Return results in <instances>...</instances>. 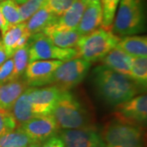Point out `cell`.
<instances>
[{
	"instance_id": "9a60e30c",
	"label": "cell",
	"mask_w": 147,
	"mask_h": 147,
	"mask_svg": "<svg viewBox=\"0 0 147 147\" xmlns=\"http://www.w3.org/2000/svg\"><path fill=\"white\" fill-rule=\"evenodd\" d=\"M30 36L27 30L26 22H21L11 27L2 34V42L11 53L14 54L16 50L26 45Z\"/></svg>"
},
{
	"instance_id": "52a82bcc",
	"label": "cell",
	"mask_w": 147,
	"mask_h": 147,
	"mask_svg": "<svg viewBox=\"0 0 147 147\" xmlns=\"http://www.w3.org/2000/svg\"><path fill=\"white\" fill-rule=\"evenodd\" d=\"M91 63L80 57L64 61L53 73L49 84L69 91L79 84L89 71Z\"/></svg>"
},
{
	"instance_id": "603a6c76",
	"label": "cell",
	"mask_w": 147,
	"mask_h": 147,
	"mask_svg": "<svg viewBox=\"0 0 147 147\" xmlns=\"http://www.w3.org/2000/svg\"><path fill=\"white\" fill-rule=\"evenodd\" d=\"M130 78L142 90L146 89L147 84V57H131Z\"/></svg>"
},
{
	"instance_id": "4fadbf2b",
	"label": "cell",
	"mask_w": 147,
	"mask_h": 147,
	"mask_svg": "<svg viewBox=\"0 0 147 147\" xmlns=\"http://www.w3.org/2000/svg\"><path fill=\"white\" fill-rule=\"evenodd\" d=\"M86 5L82 0H75L72 6L62 15L57 16L56 20L48 25L42 33L49 35L53 32L76 30L84 13Z\"/></svg>"
},
{
	"instance_id": "e0dca14e",
	"label": "cell",
	"mask_w": 147,
	"mask_h": 147,
	"mask_svg": "<svg viewBox=\"0 0 147 147\" xmlns=\"http://www.w3.org/2000/svg\"><path fill=\"white\" fill-rule=\"evenodd\" d=\"M100 61L103 65L130 78L131 57L120 49L113 48Z\"/></svg>"
},
{
	"instance_id": "f546056e",
	"label": "cell",
	"mask_w": 147,
	"mask_h": 147,
	"mask_svg": "<svg viewBox=\"0 0 147 147\" xmlns=\"http://www.w3.org/2000/svg\"><path fill=\"white\" fill-rule=\"evenodd\" d=\"M14 63L12 58L0 65V84L14 81Z\"/></svg>"
},
{
	"instance_id": "8992f818",
	"label": "cell",
	"mask_w": 147,
	"mask_h": 147,
	"mask_svg": "<svg viewBox=\"0 0 147 147\" xmlns=\"http://www.w3.org/2000/svg\"><path fill=\"white\" fill-rule=\"evenodd\" d=\"M29 62L41 60H59L67 61L78 57L75 48H62L53 43L49 38L40 32L29 39Z\"/></svg>"
},
{
	"instance_id": "ba28073f",
	"label": "cell",
	"mask_w": 147,
	"mask_h": 147,
	"mask_svg": "<svg viewBox=\"0 0 147 147\" xmlns=\"http://www.w3.org/2000/svg\"><path fill=\"white\" fill-rule=\"evenodd\" d=\"M19 128L33 142L38 143L55 136L59 131V127L52 115L32 118L21 124Z\"/></svg>"
},
{
	"instance_id": "9c48e42d",
	"label": "cell",
	"mask_w": 147,
	"mask_h": 147,
	"mask_svg": "<svg viewBox=\"0 0 147 147\" xmlns=\"http://www.w3.org/2000/svg\"><path fill=\"white\" fill-rule=\"evenodd\" d=\"M61 93V91L53 85L43 88L30 87L29 99L34 115H52Z\"/></svg>"
},
{
	"instance_id": "484cf974",
	"label": "cell",
	"mask_w": 147,
	"mask_h": 147,
	"mask_svg": "<svg viewBox=\"0 0 147 147\" xmlns=\"http://www.w3.org/2000/svg\"><path fill=\"white\" fill-rule=\"evenodd\" d=\"M119 1L120 0H100L103 15L101 28L108 30L111 29Z\"/></svg>"
},
{
	"instance_id": "8d00e7d4",
	"label": "cell",
	"mask_w": 147,
	"mask_h": 147,
	"mask_svg": "<svg viewBox=\"0 0 147 147\" xmlns=\"http://www.w3.org/2000/svg\"><path fill=\"white\" fill-rule=\"evenodd\" d=\"M2 41V37H1V35H0V42Z\"/></svg>"
},
{
	"instance_id": "d4e9b609",
	"label": "cell",
	"mask_w": 147,
	"mask_h": 147,
	"mask_svg": "<svg viewBox=\"0 0 147 147\" xmlns=\"http://www.w3.org/2000/svg\"><path fill=\"white\" fill-rule=\"evenodd\" d=\"M29 43H27L23 47L16 50L11 57L14 63L15 80L20 79L29 64Z\"/></svg>"
},
{
	"instance_id": "44dd1931",
	"label": "cell",
	"mask_w": 147,
	"mask_h": 147,
	"mask_svg": "<svg viewBox=\"0 0 147 147\" xmlns=\"http://www.w3.org/2000/svg\"><path fill=\"white\" fill-rule=\"evenodd\" d=\"M0 10L4 20V27L1 32L2 34H3L11 27L21 23L19 5L15 1L3 0L0 2Z\"/></svg>"
},
{
	"instance_id": "d6986e66",
	"label": "cell",
	"mask_w": 147,
	"mask_h": 147,
	"mask_svg": "<svg viewBox=\"0 0 147 147\" xmlns=\"http://www.w3.org/2000/svg\"><path fill=\"white\" fill-rule=\"evenodd\" d=\"M57 16L50 10L47 5L43 6L42 8L30 17L26 22L27 30L30 35L42 32L46 27L56 20Z\"/></svg>"
},
{
	"instance_id": "ac0fdd59",
	"label": "cell",
	"mask_w": 147,
	"mask_h": 147,
	"mask_svg": "<svg viewBox=\"0 0 147 147\" xmlns=\"http://www.w3.org/2000/svg\"><path fill=\"white\" fill-rule=\"evenodd\" d=\"M116 47L131 57H147V38L146 36H125L120 38Z\"/></svg>"
},
{
	"instance_id": "6da1fadb",
	"label": "cell",
	"mask_w": 147,
	"mask_h": 147,
	"mask_svg": "<svg viewBox=\"0 0 147 147\" xmlns=\"http://www.w3.org/2000/svg\"><path fill=\"white\" fill-rule=\"evenodd\" d=\"M92 81L97 95L105 103L117 105L136 96L142 88L131 78L101 65L92 72Z\"/></svg>"
},
{
	"instance_id": "4316f807",
	"label": "cell",
	"mask_w": 147,
	"mask_h": 147,
	"mask_svg": "<svg viewBox=\"0 0 147 147\" xmlns=\"http://www.w3.org/2000/svg\"><path fill=\"white\" fill-rule=\"evenodd\" d=\"M18 127L11 111L0 108V137L15 130Z\"/></svg>"
},
{
	"instance_id": "5bb4252c",
	"label": "cell",
	"mask_w": 147,
	"mask_h": 147,
	"mask_svg": "<svg viewBox=\"0 0 147 147\" xmlns=\"http://www.w3.org/2000/svg\"><path fill=\"white\" fill-rule=\"evenodd\" d=\"M102 18L103 15L100 1L88 4L85 7L76 30L81 36L87 35L101 26Z\"/></svg>"
},
{
	"instance_id": "e575fe53",
	"label": "cell",
	"mask_w": 147,
	"mask_h": 147,
	"mask_svg": "<svg viewBox=\"0 0 147 147\" xmlns=\"http://www.w3.org/2000/svg\"><path fill=\"white\" fill-rule=\"evenodd\" d=\"M27 147H41V144L38 143V142H33Z\"/></svg>"
},
{
	"instance_id": "2e32d148",
	"label": "cell",
	"mask_w": 147,
	"mask_h": 147,
	"mask_svg": "<svg viewBox=\"0 0 147 147\" xmlns=\"http://www.w3.org/2000/svg\"><path fill=\"white\" fill-rule=\"evenodd\" d=\"M28 88L26 82L20 79L0 84V108L11 111L16 100Z\"/></svg>"
},
{
	"instance_id": "836d02e7",
	"label": "cell",
	"mask_w": 147,
	"mask_h": 147,
	"mask_svg": "<svg viewBox=\"0 0 147 147\" xmlns=\"http://www.w3.org/2000/svg\"><path fill=\"white\" fill-rule=\"evenodd\" d=\"M84 2V3L85 5H88V4H90V3H95V2H99L100 0H82Z\"/></svg>"
},
{
	"instance_id": "7c38bea8",
	"label": "cell",
	"mask_w": 147,
	"mask_h": 147,
	"mask_svg": "<svg viewBox=\"0 0 147 147\" xmlns=\"http://www.w3.org/2000/svg\"><path fill=\"white\" fill-rule=\"evenodd\" d=\"M116 119L136 124L147 119V96L142 94L115 105Z\"/></svg>"
},
{
	"instance_id": "7402d4cb",
	"label": "cell",
	"mask_w": 147,
	"mask_h": 147,
	"mask_svg": "<svg viewBox=\"0 0 147 147\" xmlns=\"http://www.w3.org/2000/svg\"><path fill=\"white\" fill-rule=\"evenodd\" d=\"M49 39L57 47L62 48H75L81 35L76 30L56 31L47 35Z\"/></svg>"
},
{
	"instance_id": "7a4b0ae2",
	"label": "cell",
	"mask_w": 147,
	"mask_h": 147,
	"mask_svg": "<svg viewBox=\"0 0 147 147\" xmlns=\"http://www.w3.org/2000/svg\"><path fill=\"white\" fill-rule=\"evenodd\" d=\"M52 115L59 128L78 129L94 127L93 116L83 101L69 91H61Z\"/></svg>"
},
{
	"instance_id": "8fae6325",
	"label": "cell",
	"mask_w": 147,
	"mask_h": 147,
	"mask_svg": "<svg viewBox=\"0 0 147 147\" xmlns=\"http://www.w3.org/2000/svg\"><path fill=\"white\" fill-rule=\"evenodd\" d=\"M63 62L59 60H41L29 62L24 72L25 81L29 87L49 84L53 73Z\"/></svg>"
},
{
	"instance_id": "3957f363",
	"label": "cell",
	"mask_w": 147,
	"mask_h": 147,
	"mask_svg": "<svg viewBox=\"0 0 147 147\" xmlns=\"http://www.w3.org/2000/svg\"><path fill=\"white\" fill-rule=\"evenodd\" d=\"M146 12L143 0H120L112 32L118 37L140 34L146 30Z\"/></svg>"
},
{
	"instance_id": "277c9868",
	"label": "cell",
	"mask_w": 147,
	"mask_h": 147,
	"mask_svg": "<svg viewBox=\"0 0 147 147\" xmlns=\"http://www.w3.org/2000/svg\"><path fill=\"white\" fill-rule=\"evenodd\" d=\"M120 38L103 28L97 29L87 35L82 36L75 47L78 57L88 62L100 61L113 48L116 47Z\"/></svg>"
},
{
	"instance_id": "d6a6232c",
	"label": "cell",
	"mask_w": 147,
	"mask_h": 147,
	"mask_svg": "<svg viewBox=\"0 0 147 147\" xmlns=\"http://www.w3.org/2000/svg\"><path fill=\"white\" fill-rule=\"evenodd\" d=\"M3 27H4V20H3V17L2 16L1 10H0V31L1 32L3 31Z\"/></svg>"
},
{
	"instance_id": "1f68e13d",
	"label": "cell",
	"mask_w": 147,
	"mask_h": 147,
	"mask_svg": "<svg viewBox=\"0 0 147 147\" xmlns=\"http://www.w3.org/2000/svg\"><path fill=\"white\" fill-rule=\"evenodd\" d=\"M13 54L11 53L3 44L2 41L0 42V65L5 62L6 61H7L8 59L12 57Z\"/></svg>"
},
{
	"instance_id": "f1b7e54d",
	"label": "cell",
	"mask_w": 147,
	"mask_h": 147,
	"mask_svg": "<svg viewBox=\"0 0 147 147\" xmlns=\"http://www.w3.org/2000/svg\"><path fill=\"white\" fill-rule=\"evenodd\" d=\"M75 0H47V7L57 16L62 15L72 6Z\"/></svg>"
},
{
	"instance_id": "30bf717a",
	"label": "cell",
	"mask_w": 147,
	"mask_h": 147,
	"mask_svg": "<svg viewBox=\"0 0 147 147\" xmlns=\"http://www.w3.org/2000/svg\"><path fill=\"white\" fill-rule=\"evenodd\" d=\"M59 137L65 147H105L101 135L95 127L78 129H62Z\"/></svg>"
},
{
	"instance_id": "4dcf8cb0",
	"label": "cell",
	"mask_w": 147,
	"mask_h": 147,
	"mask_svg": "<svg viewBox=\"0 0 147 147\" xmlns=\"http://www.w3.org/2000/svg\"><path fill=\"white\" fill-rule=\"evenodd\" d=\"M41 147H65V145L61 138L55 135L44 141Z\"/></svg>"
},
{
	"instance_id": "d590c367",
	"label": "cell",
	"mask_w": 147,
	"mask_h": 147,
	"mask_svg": "<svg viewBox=\"0 0 147 147\" xmlns=\"http://www.w3.org/2000/svg\"><path fill=\"white\" fill-rule=\"evenodd\" d=\"M13 1H15L18 5H21V4H23V3H26L28 0H13Z\"/></svg>"
},
{
	"instance_id": "74e56055",
	"label": "cell",
	"mask_w": 147,
	"mask_h": 147,
	"mask_svg": "<svg viewBox=\"0 0 147 147\" xmlns=\"http://www.w3.org/2000/svg\"><path fill=\"white\" fill-rule=\"evenodd\" d=\"M2 1H3V0H0V2H2Z\"/></svg>"
},
{
	"instance_id": "83f0119b",
	"label": "cell",
	"mask_w": 147,
	"mask_h": 147,
	"mask_svg": "<svg viewBox=\"0 0 147 147\" xmlns=\"http://www.w3.org/2000/svg\"><path fill=\"white\" fill-rule=\"evenodd\" d=\"M47 0H28L26 3L19 5L21 22L26 21L37 11L47 4Z\"/></svg>"
},
{
	"instance_id": "ffe728a7",
	"label": "cell",
	"mask_w": 147,
	"mask_h": 147,
	"mask_svg": "<svg viewBox=\"0 0 147 147\" xmlns=\"http://www.w3.org/2000/svg\"><path fill=\"white\" fill-rule=\"evenodd\" d=\"M29 92L30 87L20 96V97L16 100L11 109V113L17 122L18 126H20L23 123L30 120L32 118L36 117L31 110L30 102L29 99Z\"/></svg>"
},
{
	"instance_id": "cb8c5ba5",
	"label": "cell",
	"mask_w": 147,
	"mask_h": 147,
	"mask_svg": "<svg viewBox=\"0 0 147 147\" xmlns=\"http://www.w3.org/2000/svg\"><path fill=\"white\" fill-rule=\"evenodd\" d=\"M33 142L19 127L0 137V147H27Z\"/></svg>"
},
{
	"instance_id": "5b68a950",
	"label": "cell",
	"mask_w": 147,
	"mask_h": 147,
	"mask_svg": "<svg viewBox=\"0 0 147 147\" xmlns=\"http://www.w3.org/2000/svg\"><path fill=\"white\" fill-rule=\"evenodd\" d=\"M101 137L105 147H144L142 127L117 119L105 124Z\"/></svg>"
}]
</instances>
